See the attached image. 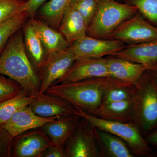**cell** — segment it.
Segmentation results:
<instances>
[{"label":"cell","mask_w":157,"mask_h":157,"mask_svg":"<svg viewBox=\"0 0 157 157\" xmlns=\"http://www.w3.org/2000/svg\"><path fill=\"white\" fill-rule=\"evenodd\" d=\"M22 28L11 36L0 55V74L19 83L29 94L36 97L40 93V78L26 52Z\"/></svg>","instance_id":"1"},{"label":"cell","mask_w":157,"mask_h":157,"mask_svg":"<svg viewBox=\"0 0 157 157\" xmlns=\"http://www.w3.org/2000/svg\"><path fill=\"white\" fill-rule=\"evenodd\" d=\"M128 84L130 83L111 77H97L53 85L45 93L60 97L76 108L94 115L101 106L107 91L116 86Z\"/></svg>","instance_id":"2"},{"label":"cell","mask_w":157,"mask_h":157,"mask_svg":"<svg viewBox=\"0 0 157 157\" xmlns=\"http://www.w3.org/2000/svg\"><path fill=\"white\" fill-rule=\"evenodd\" d=\"M135 89L133 122L144 137L157 128V85L148 70Z\"/></svg>","instance_id":"3"},{"label":"cell","mask_w":157,"mask_h":157,"mask_svg":"<svg viewBox=\"0 0 157 157\" xmlns=\"http://www.w3.org/2000/svg\"><path fill=\"white\" fill-rule=\"evenodd\" d=\"M138 11L135 6L115 0H99L98 10L86 34L97 39H108L119 25Z\"/></svg>","instance_id":"4"},{"label":"cell","mask_w":157,"mask_h":157,"mask_svg":"<svg viewBox=\"0 0 157 157\" xmlns=\"http://www.w3.org/2000/svg\"><path fill=\"white\" fill-rule=\"evenodd\" d=\"M76 113L84 118L93 127L109 132L123 140L136 156H150L152 149L134 123H124L104 119L76 108Z\"/></svg>","instance_id":"5"},{"label":"cell","mask_w":157,"mask_h":157,"mask_svg":"<svg viewBox=\"0 0 157 157\" xmlns=\"http://www.w3.org/2000/svg\"><path fill=\"white\" fill-rule=\"evenodd\" d=\"M66 157H100L94 127L81 117L63 146Z\"/></svg>","instance_id":"6"},{"label":"cell","mask_w":157,"mask_h":157,"mask_svg":"<svg viewBox=\"0 0 157 157\" xmlns=\"http://www.w3.org/2000/svg\"><path fill=\"white\" fill-rule=\"evenodd\" d=\"M107 39L120 40L131 45L150 42L157 39V28L136 15L121 24Z\"/></svg>","instance_id":"7"},{"label":"cell","mask_w":157,"mask_h":157,"mask_svg":"<svg viewBox=\"0 0 157 157\" xmlns=\"http://www.w3.org/2000/svg\"><path fill=\"white\" fill-rule=\"evenodd\" d=\"M76 59L68 48L48 54L39 73L40 93H44L67 72Z\"/></svg>","instance_id":"8"},{"label":"cell","mask_w":157,"mask_h":157,"mask_svg":"<svg viewBox=\"0 0 157 157\" xmlns=\"http://www.w3.org/2000/svg\"><path fill=\"white\" fill-rule=\"evenodd\" d=\"M125 47L124 42L120 40L111 39L104 40L86 35L73 42L68 48L73 52L76 59H98L111 55Z\"/></svg>","instance_id":"9"},{"label":"cell","mask_w":157,"mask_h":157,"mask_svg":"<svg viewBox=\"0 0 157 157\" xmlns=\"http://www.w3.org/2000/svg\"><path fill=\"white\" fill-rule=\"evenodd\" d=\"M51 144L41 127L32 129L14 137L11 157H40Z\"/></svg>","instance_id":"10"},{"label":"cell","mask_w":157,"mask_h":157,"mask_svg":"<svg viewBox=\"0 0 157 157\" xmlns=\"http://www.w3.org/2000/svg\"><path fill=\"white\" fill-rule=\"evenodd\" d=\"M102 77H110L107 59H77L64 76L54 85Z\"/></svg>","instance_id":"11"},{"label":"cell","mask_w":157,"mask_h":157,"mask_svg":"<svg viewBox=\"0 0 157 157\" xmlns=\"http://www.w3.org/2000/svg\"><path fill=\"white\" fill-rule=\"evenodd\" d=\"M36 115L43 117L70 116L76 114V107L60 97L41 93L29 105Z\"/></svg>","instance_id":"12"},{"label":"cell","mask_w":157,"mask_h":157,"mask_svg":"<svg viewBox=\"0 0 157 157\" xmlns=\"http://www.w3.org/2000/svg\"><path fill=\"white\" fill-rule=\"evenodd\" d=\"M61 117H43L34 113L29 106L14 113L8 121L2 125L14 138L21 133L42 127L46 123L56 120Z\"/></svg>","instance_id":"13"},{"label":"cell","mask_w":157,"mask_h":157,"mask_svg":"<svg viewBox=\"0 0 157 157\" xmlns=\"http://www.w3.org/2000/svg\"><path fill=\"white\" fill-rule=\"evenodd\" d=\"M106 59L110 77L135 86L148 70L144 65L124 59L111 56Z\"/></svg>","instance_id":"14"},{"label":"cell","mask_w":157,"mask_h":157,"mask_svg":"<svg viewBox=\"0 0 157 157\" xmlns=\"http://www.w3.org/2000/svg\"><path fill=\"white\" fill-rule=\"evenodd\" d=\"M109 56L124 59L149 68L157 63V39L150 42L132 44Z\"/></svg>","instance_id":"15"},{"label":"cell","mask_w":157,"mask_h":157,"mask_svg":"<svg viewBox=\"0 0 157 157\" xmlns=\"http://www.w3.org/2000/svg\"><path fill=\"white\" fill-rule=\"evenodd\" d=\"M100 157H134L127 144L109 132L94 127Z\"/></svg>","instance_id":"16"},{"label":"cell","mask_w":157,"mask_h":157,"mask_svg":"<svg viewBox=\"0 0 157 157\" xmlns=\"http://www.w3.org/2000/svg\"><path fill=\"white\" fill-rule=\"evenodd\" d=\"M29 22L33 26L48 54L65 50L70 46L59 31L35 16L30 17Z\"/></svg>","instance_id":"17"},{"label":"cell","mask_w":157,"mask_h":157,"mask_svg":"<svg viewBox=\"0 0 157 157\" xmlns=\"http://www.w3.org/2000/svg\"><path fill=\"white\" fill-rule=\"evenodd\" d=\"M80 118L81 117L77 114L63 117L56 120L46 123L41 128L53 145L63 147Z\"/></svg>","instance_id":"18"},{"label":"cell","mask_w":157,"mask_h":157,"mask_svg":"<svg viewBox=\"0 0 157 157\" xmlns=\"http://www.w3.org/2000/svg\"><path fill=\"white\" fill-rule=\"evenodd\" d=\"M87 27L83 17L70 6L64 15L58 31L69 45L86 36Z\"/></svg>","instance_id":"19"},{"label":"cell","mask_w":157,"mask_h":157,"mask_svg":"<svg viewBox=\"0 0 157 157\" xmlns=\"http://www.w3.org/2000/svg\"><path fill=\"white\" fill-rule=\"evenodd\" d=\"M23 27L24 40L26 52L34 69L39 74L48 54L29 21Z\"/></svg>","instance_id":"20"},{"label":"cell","mask_w":157,"mask_h":157,"mask_svg":"<svg viewBox=\"0 0 157 157\" xmlns=\"http://www.w3.org/2000/svg\"><path fill=\"white\" fill-rule=\"evenodd\" d=\"M134 98L130 100L102 105L93 115L108 120L134 123Z\"/></svg>","instance_id":"21"},{"label":"cell","mask_w":157,"mask_h":157,"mask_svg":"<svg viewBox=\"0 0 157 157\" xmlns=\"http://www.w3.org/2000/svg\"><path fill=\"white\" fill-rule=\"evenodd\" d=\"M72 0H50L39 9V19L58 31L63 17L71 5Z\"/></svg>","instance_id":"22"},{"label":"cell","mask_w":157,"mask_h":157,"mask_svg":"<svg viewBox=\"0 0 157 157\" xmlns=\"http://www.w3.org/2000/svg\"><path fill=\"white\" fill-rule=\"evenodd\" d=\"M36 97L25 92L7 100L0 105V124L3 125L19 109L29 106Z\"/></svg>","instance_id":"23"},{"label":"cell","mask_w":157,"mask_h":157,"mask_svg":"<svg viewBox=\"0 0 157 157\" xmlns=\"http://www.w3.org/2000/svg\"><path fill=\"white\" fill-rule=\"evenodd\" d=\"M29 17L28 12L23 11L0 24V55L11 36L22 28Z\"/></svg>","instance_id":"24"},{"label":"cell","mask_w":157,"mask_h":157,"mask_svg":"<svg viewBox=\"0 0 157 157\" xmlns=\"http://www.w3.org/2000/svg\"><path fill=\"white\" fill-rule=\"evenodd\" d=\"M135 86L131 84L112 88L104 95L101 105L132 99L135 97Z\"/></svg>","instance_id":"25"},{"label":"cell","mask_w":157,"mask_h":157,"mask_svg":"<svg viewBox=\"0 0 157 157\" xmlns=\"http://www.w3.org/2000/svg\"><path fill=\"white\" fill-rule=\"evenodd\" d=\"M99 0H72L70 6L81 14L87 28L98 10Z\"/></svg>","instance_id":"26"},{"label":"cell","mask_w":157,"mask_h":157,"mask_svg":"<svg viewBox=\"0 0 157 157\" xmlns=\"http://www.w3.org/2000/svg\"><path fill=\"white\" fill-rule=\"evenodd\" d=\"M25 92L19 83L7 76L0 74V105Z\"/></svg>","instance_id":"27"},{"label":"cell","mask_w":157,"mask_h":157,"mask_svg":"<svg viewBox=\"0 0 157 157\" xmlns=\"http://www.w3.org/2000/svg\"><path fill=\"white\" fill-rule=\"evenodd\" d=\"M28 0H0V24L22 11Z\"/></svg>","instance_id":"28"},{"label":"cell","mask_w":157,"mask_h":157,"mask_svg":"<svg viewBox=\"0 0 157 157\" xmlns=\"http://www.w3.org/2000/svg\"><path fill=\"white\" fill-rule=\"evenodd\" d=\"M126 2L135 6L144 17L157 24V0H127Z\"/></svg>","instance_id":"29"},{"label":"cell","mask_w":157,"mask_h":157,"mask_svg":"<svg viewBox=\"0 0 157 157\" xmlns=\"http://www.w3.org/2000/svg\"><path fill=\"white\" fill-rule=\"evenodd\" d=\"M13 137L0 124V157H11Z\"/></svg>","instance_id":"30"},{"label":"cell","mask_w":157,"mask_h":157,"mask_svg":"<svg viewBox=\"0 0 157 157\" xmlns=\"http://www.w3.org/2000/svg\"><path fill=\"white\" fill-rule=\"evenodd\" d=\"M47 0H28L24 5L21 11L28 12L30 17L36 16L37 11Z\"/></svg>","instance_id":"31"},{"label":"cell","mask_w":157,"mask_h":157,"mask_svg":"<svg viewBox=\"0 0 157 157\" xmlns=\"http://www.w3.org/2000/svg\"><path fill=\"white\" fill-rule=\"evenodd\" d=\"M40 157H66L63 147L56 146L51 144L48 146Z\"/></svg>","instance_id":"32"},{"label":"cell","mask_w":157,"mask_h":157,"mask_svg":"<svg viewBox=\"0 0 157 157\" xmlns=\"http://www.w3.org/2000/svg\"><path fill=\"white\" fill-rule=\"evenodd\" d=\"M144 138L151 147L157 150V128L146 135Z\"/></svg>","instance_id":"33"},{"label":"cell","mask_w":157,"mask_h":157,"mask_svg":"<svg viewBox=\"0 0 157 157\" xmlns=\"http://www.w3.org/2000/svg\"><path fill=\"white\" fill-rule=\"evenodd\" d=\"M147 70L153 77L157 85V63L153 65L150 67Z\"/></svg>","instance_id":"34"}]
</instances>
